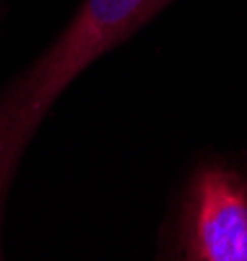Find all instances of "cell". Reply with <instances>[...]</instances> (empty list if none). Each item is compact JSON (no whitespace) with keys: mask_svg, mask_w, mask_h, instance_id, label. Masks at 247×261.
I'll return each mask as SVG.
<instances>
[{"mask_svg":"<svg viewBox=\"0 0 247 261\" xmlns=\"http://www.w3.org/2000/svg\"><path fill=\"white\" fill-rule=\"evenodd\" d=\"M179 253L193 261H247V178L224 162L195 170L179 217Z\"/></svg>","mask_w":247,"mask_h":261,"instance_id":"cell-2","label":"cell"},{"mask_svg":"<svg viewBox=\"0 0 247 261\" xmlns=\"http://www.w3.org/2000/svg\"><path fill=\"white\" fill-rule=\"evenodd\" d=\"M169 3L172 0H83L47 53L6 86L0 94V230L16 167L55 99L81 71L133 37Z\"/></svg>","mask_w":247,"mask_h":261,"instance_id":"cell-1","label":"cell"}]
</instances>
